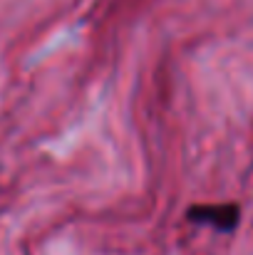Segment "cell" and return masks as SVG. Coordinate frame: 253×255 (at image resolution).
<instances>
[{"instance_id":"cell-1","label":"cell","mask_w":253,"mask_h":255,"mask_svg":"<svg viewBox=\"0 0 253 255\" xmlns=\"http://www.w3.org/2000/svg\"><path fill=\"white\" fill-rule=\"evenodd\" d=\"M189 218L194 223L214 226L219 231H231L239 223V208L236 206H196L189 211Z\"/></svg>"}]
</instances>
